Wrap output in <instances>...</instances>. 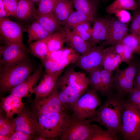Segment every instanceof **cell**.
Returning a JSON list of instances; mask_svg holds the SVG:
<instances>
[{"label": "cell", "instance_id": "obj_4", "mask_svg": "<svg viewBox=\"0 0 140 140\" xmlns=\"http://www.w3.org/2000/svg\"><path fill=\"white\" fill-rule=\"evenodd\" d=\"M121 133L125 140H138L140 137V111L129 99L122 114Z\"/></svg>", "mask_w": 140, "mask_h": 140}, {"label": "cell", "instance_id": "obj_25", "mask_svg": "<svg viewBox=\"0 0 140 140\" xmlns=\"http://www.w3.org/2000/svg\"><path fill=\"white\" fill-rule=\"evenodd\" d=\"M37 10L34 4L30 0H19L18 3L15 17L21 20L34 18Z\"/></svg>", "mask_w": 140, "mask_h": 140}, {"label": "cell", "instance_id": "obj_18", "mask_svg": "<svg viewBox=\"0 0 140 140\" xmlns=\"http://www.w3.org/2000/svg\"><path fill=\"white\" fill-rule=\"evenodd\" d=\"M128 25L119 20L116 17L110 18L108 37L104 41L106 45L114 46L127 34Z\"/></svg>", "mask_w": 140, "mask_h": 140}, {"label": "cell", "instance_id": "obj_43", "mask_svg": "<svg viewBox=\"0 0 140 140\" xmlns=\"http://www.w3.org/2000/svg\"><path fill=\"white\" fill-rule=\"evenodd\" d=\"M33 138L21 132L14 130L11 135L9 140H30Z\"/></svg>", "mask_w": 140, "mask_h": 140}, {"label": "cell", "instance_id": "obj_17", "mask_svg": "<svg viewBox=\"0 0 140 140\" xmlns=\"http://www.w3.org/2000/svg\"><path fill=\"white\" fill-rule=\"evenodd\" d=\"M90 42L93 47L102 41L106 40L109 36L110 19L100 17L95 19Z\"/></svg>", "mask_w": 140, "mask_h": 140}, {"label": "cell", "instance_id": "obj_34", "mask_svg": "<svg viewBox=\"0 0 140 140\" xmlns=\"http://www.w3.org/2000/svg\"><path fill=\"white\" fill-rule=\"evenodd\" d=\"M100 69L101 68L89 73L87 76L90 87L95 89L100 94L101 89Z\"/></svg>", "mask_w": 140, "mask_h": 140}, {"label": "cell", "instance_id": "obj_50", "mask_svg": "<svg viewBox=\"0 0 140 140\" xmlns=\"http://www.w3.org/2000/svg\"><path fill=\"white\" fill-rule=\"evenodd\" d=\"M34 4L36 3L39 2L41 0H30Z\"/></svg>", "mask_w": 140, "mask_h": 140}, {"label": "cell", "instance_id": "obj_52", "mask_svg": "<svg viewBox=\"0 0 140 140\" xmlns=\"http://www.w3.org/2000/svg\"><path fill=\"white\" fill-rule=\"evenodd\" d=\"M95 1H96L97 2H98L100 0H93Z\"/></svg>", "mask_w": 140, "mask_h": 140}, {"label": "cell", "instance_id": "obj_21", "mask_svg": "<svg viewBox=\"0 0 140 140\" xmlns=\"http://www.w3.org/2000/svg\"><path fill=\"white\" fill-rule=\"evenodd\" d=\"M65 43L80 55L85 53L93 47L89 42L83 40L68 29Z\"/></svg>", "mask_w": 140, "mask_h": 140}, {"label": "cell", "instance_id": "obj_53", "mask_svg": "<svg viewBox=\"0 0 140 140\" xmlns=\"http://www.w3.org/2000/svg\"><path fill=\"white\" fill-rule=\"evenodd\" d=\"M66 0L68 1H71L72 0Z\"/></svg>", "mask_w": 140, "mask_h": 140}, {"label": "cell", "instance_id": "obj_32", "mask_svg": "<svg viewBox=\"0 0 140 140\" xmlns=\"http://www.w3.org/2000/svg\"><path fill=\"white\" fill-rule=\"evenodd\" d=\"M93 131L86 140H117L119 138L108 130H104L101 127L94 124Z\"/></svg>", "mask_w": 140, "mask_h": 140}, {"label": "cell", "instance_id": "obj_37", "mask_svg": "<svg viewBox=\"0 0 140 140\" xmlns=\"http://www.w3.org/2000/svg\"><path fill=\"white\" fill-rule=\"evenodd\" d=\"M130 31L131 33L136 35H140V11H133Z\"/></svg>", "mask_w": 140, "mask_h": 140}, {"label": "cell", "instance_id": "obj_10", "mask_svg": "<svg viewBox=\"0 0 140 140\" xmlns=\"http://www.w3.org/2000/svg\"><path fill=\"white\" fill-rule=\"evenodd\" d=\"M34 112L37 116L59 112L67 109L59 99L55 86L47 96L34 101Z\"/></svg>", "mask_w": 140, "mask_h": 140}, {"label": "cell", "instance_id": "obj_2", "mask_svg": "<svg viewBox=\"0 0 140 140\" xmlns=\"http://www.w3.org/2000/svg\"><path fill=\"white\" fill-rule=\"evenodd\" d=\"M32 67L26 60L3 65L0 75V93L10 91L27 79L30 75Z\"/></svg>", "mask_w": 140, "mask_h": 140}, {"label": "cell", "instance_id": "obj_51", "mask_svg": "<svg viewBox=\"0 0 140 140\" xmlns=\"http://www.w3.org/2000/svg\"><path fill=\"white\" fill-rule=\"evenodd\" d=\"M136 37H137L138 41L139 42V43L140 44V35H135Z\"/></svg>", "mask_w": 140, "mask_h": 140}, {"label": "cell", "instance_id": "obj_5", "mask_svg": "<svg viewBox=\"0 0 140 140\" xmlns=\"http://www.w3.org/2000/svg\"><path fill=\"white\" fill-rule=\"evenodd\" d=\"M94 124L87 119L73 114L69 115L60 139L61 140H86L93 131Z\"/></svg>", "mask_w": 140, "mask_h": 140}, {"label": "cell", "instance_id": "obj_42", "mask_svg": "<svg viewBox=\"0 0 140 140\" xmlns=\"http://www.w3.org/2000/svg\"><path fill=\"white\" fill-rule=\"evenodd\" d=\"M124 44L122 60L123 62L129 64L131 62L134 53L130 47Z\"/></svg>", "mask_w": 140, "mask_h": 140}, {"label": "cell", "instance_id": "obj_13", "mask_svg": "<svg viewBox=\"0 0 140 140\" xmlns=\"http://www.w3.org/2000/svg\"><path fill=\"white\" fill-rule=\"evenodd\" d=\"M43 68L40 65L27 79L11 90V94L21 98L30 96L42 76Z\"/></svg>", "mask_w": 140, "mask_h": 140}, {"label": "cell", "instance_id": "obj_47", "mask_svg": "<svg viewBox=\"0 0 140 140\" xmlns=\"http://www.w3.org/2000/svg\"><path fill=\"white\" fill-rule=\"evenodd\" d=\"M34 140H47L48 139L41 136L38 135L34 137L33 138Z\"/></svg>", "mask_w": 140, "mask_h": 140}, {"label": "cell", "instance_id": "obj_40", "mask_svg": "<svg viewBox=\"0 0 140 140\" xmlns=\"http://www.w3.org/2000/svg\"><path fill=\"white\" fill-rule=\"evenodd\" d=\"M128 94L129 100L140 111V89L134 88Z\"/></svg>", "mask_w": 140, "mask_h": 140}, {"label": "cell", "instance_id": "obj_31", "mask_svg": "<svg viewBox=\"0 0 140 140\" xmlns=\"http://www.w3.org/2000/svg\"><path fill=\"white\" fill-rule=\"evenodd\" d=\"M29 48L32 54L43 61L46 58L49 53L47 44L43 39L30 43Z\"/></svg>", "mask_w": 140, "mask_h": 140}, {"label": "cell", "instance_id": "obj_46", "mask_svg": "<svg viewBox=\"0 0 140 140\" xmlns=\"http://www.w3.org/2000/svg\"><path fill=\"white\" fill-rule=\"evenodd\" d=\"M9 119L7 118L6 116L4 117L3 115H0V129L3 126L4 123L7 120Z\"/></svg>", "mask_w": 140, "mask_h": 140}, {"label": "cell", "instance_id": "obj_48", "mask_svg": "<svg viewBox=\"0 0 140 140\" xmlns=\"http://www.w3.org/2000/svg\"><path fill=\"white\" fill-rule=\"evenodd\" d=\"M10 136L0 135V140H9Z\"/></svg>", "mask_w": 140, "mask_h": 140}, {"label": "cell", "instance_id": "obj_28", "mask_svg": "<svg viewBox=\"0 0 140 140\" xmlns=\"http://www.w3.org/2000/svg\"><path fill=\"white\" fill-rule=\"evenodd\" d=\"M101 89L100 94L102 96H107L115 93L114 80L112 73L101 68Z\"/></svg>", "mask_w": 140, "mask_h": 140}, {"label": "cell", "instance_id": "obj_39", "mask_svg": "<svg viewBox=\"0 0 140 140\" xmlns=\"http://www.w3.org/2000/svg\"><path fill=\"white\" fill-rule=\"evenodd\" d=\"M113 14L120 21L128 25L131 20V15L130 13L126 10H117L115 11Z\"/></svg>", "mask_w": 140, "mask_h": 140}, {"label": "cell", "instance_id": "obj_35", "mask_svg": "<svg viewBox=\"0 0 140 140\" xmlns=\"http://www.w3.org/2000/svg\"><path fill=\"white\" fill-rule=\"evenodd\" d=\"M121 41L124 44L130 47L134 53L140 55V44L135 35L131 33L127 34Z\"/></svg>", "mask_w": 140, "mask_h": 140}, {"label": "cell", "instance_id": "obj_24", "mask_svg": "<svg viewBox=\"0 0 140 140\" xmlns=\"http://www.w3.org/2000/svg\"><path fill=\"white\" fill-rule=\"evenodd\" d=\"M68 29L63 27L60 30L43 39L47 44L49 52L59 50L63 47Z\"/></svg>", "mask_w": 140, "mask_h": 140}, {"label": "cell", "instance_id": "obj_22", "mask_svg": "<svg viewBox=\"0 0 140 140\" xmlns=\"http://www.w3.org/2000/svg\"><path fill=\"white\" fill-rule=\"evenodd\" d=\"M34 19L51 34L60 30L63 27L62 22L58 19L52 12L36 15Z\"/></svg>", "mask_w": 140, "mask_h": 140}, {"label": "cell", "instance_id": "obj_20", "mask_svg": "<svg viewBox=\"0 0 140 140\" xmlns=\"http://www.w3.org/2000/svg\"><path fill=\"white\" fill-rule=\"evenodd\" d=\"M122 62V58L116 52L114 47L111 46L104 48L102 63V66L104 69L113 73L118 68Z\"/></svg>", "mask_w": 140, "mask_h": 140}, {"label": "cell", "instance_id": "obj_26", "mask_svg": "<svg viewBox=\"0 0 140 140\" xmlns=\"http://www.w3.org/2000/svg\"><path fill=\"white\" fill-rule=\"evenodd\" d=\"M73 8L71 1L58 0L52 12L62 22L74 11Z\"/></svg>", "mask_w": 140, "mask_h": 140}, {"label": "cell", "instance_id": "obj_19", "mask_svg": "<svg viewBox=\"0 0 140 140\" xmlns=\"http://www.w3.org/2000/svg\"><path fill=\"white\" fill-rule=\"evenodd\" d=\"M22 98L11 94L2 98L1 106L5 112L6 117L10 119L15 114H18L24 108Z\"/></svg>", "mask_w": 140, "mask_h": 140}, {"label": "cell", "instance_id": "obj_41", "mask_svg": "<svg viewBox=\"0 0 140 140\" xmlns=\"http://www.w3.org/2000/svg\"><path fill=\"white\" fill-rule=\"evenodd\" d=\"M15 129V125L13 121L8 119L0 129V135L10 136L14 131Z\"/></svg>", "mask_w": 140, "mask_h": 140}, {"label": "cell", "instance_id": "obj_55", "mask_svg": "<svg viewBox=\"0 0 140 140\" xmlns=\"http://www.w3.org/2000/svg\"></svg>", "mask_w": 140, "mask_h": 140}, {"label": "cell", "instance_id": "obj_9", "mask_svg": "<svg viewBox=\"0 0 140 140\" xmlns=\"http://www.w3.org/2000/svg\"><path fill=\"white\" fill-rule=\"evenodd\" d=\"M37 117L34 112L24 107L17 116L12 120L15 125V130L21 132L33 138L38 135L40 130Z\"/></svg>", "mask_w": 140, "mask_h": 140}, {"label": "cell", "instance_id": "obj_7", "mask_svg": "<svg viewBox=\"0 0 140 140\" xmlns=\"http://www.w3.org/2000/svg\"><path fill=\"white\" fill-rule=\"evenodd\" d=\"M137 67V64L131 62L125 68L116 70L113 77L116 93L124 96L134 88Z\"/></svg>", "mask_w": 140, "mask_h": 140}, {"label": "cell", "instance_id": "obj_44", "mask_svg": "<svg viewBox=\"0 0 140 140\" xmlns=\"http://www.w3.org/2000/svg\"><path fill=\"white\" fill-rule=\"evenodd\" d=\"M134 87L140 89V64L137 65L136 75L134 82Z\"/></svg>", "mask_w": 140, "mask_h": 140}, {"label": "cell", "instance_id": "obj_8", "mask_svg": "<svg viewBox=\"0 0 140 140\" xmlns=\"http://www.w3.org/2000/svg\"><path fill=\"white\" fill-rule=\"evenodd\" d=\"M106 45L104 41L80 55L74 65L89 73L102 67L103 51Z\"/></svg>", "mask_w": 140, "mask_h": 140}, {"label": "cell", "instance_id": "obj_36", "mask_svg": "<svg viewBox=\"0 0 140 140\" xmlns=\"http://www.w3.org/2000/svg\"><path fill=\"white\" fill-rule=\"evenodd\" d=\"M58 0H41L37 10V15L52 12Z\"/></svg>", "mask_w": 140, "mask_h": 140}, {"label": "cell", "instance_id": "obj_38", "mask_svg": "<svg viewBox=\"0 0 140 140\" xmlns=\"http://www.w3.org/2000/svg\"><path fill=\"white\" fill-rule=\"evenodd\" d=\"M8 16L15 17L18 0H2Z\"/></svg>", "mask_w": 140, "mask_h": 140}, {"label": "cell", "instance_id": "obj_56", "mask_svg": "<svg viewBox=\"0 0 140 140\" xmlns=\"http://www.w3.org/2000/svg\"></svg>", "mask_w": 140, "mask_h": 140}, {"label": "cell", "instance_id": "obj_27", "mask_svg": "<svg viewBox=\"0 0 140 140\" xmlns=\"http://www.w3.org/2000/svg\"><path fill=\"white\" fill-rule=\"evenodd\" d=\"M27 31L29 44L33 41L43 40L51 34L37 20L29 26Z\"/></svg>", "mask_w": 140, "mask_h": 140}, {"label": "cell", "instance_id": "obj_11", "mask_svg": "<svg viewBox=\"0 0 140 140\" xmlns=\"http://www.w3.org/2000/svg\"><path fill=\"white\" fill-rule=\"evenodd\" d=\"M25 30L18 23L6 18H0V34L7 45L17 41L23 42V34Z\"/></svg>", "mask_w": 140, "mask_h": 140}, {"label": "cell", "instance_id": "obj_15", "mask_svg": "<svg viewBox=\"0 0 140 140\" xmlns=\"http://www.w3.org/2000/svg\"><path fill=\"white\" fill-rule=\"evenodd\" d=\"M73 88L82 94L88 88L89 82L84 73L76 71L73 67L67 68L60 76Z\"/></svg>", "mask_w": 140, "mask_h": 140}, {"label": "cell", "instance_id": "obj_54", "mask_svg": "<svg viewBox=\"0 0 140 140\" xmlns=\"http://www.w3.org/2000/svg\"><path fill=\"white\" fill-rule=\"evenodd\" d=\"M139 140H140V137H139Z\"/></svg>", "mask_w": 140, "mask_h": 140}, {"label": "cell", "instance_id": "obj_29", "mask_svg": "<svg viewBox=\"0 0 140 140\" xmlns=\"http://www.w3.org/2000/svg\"><path fill=\"white\" fill-rule=\"evenodd\" d=\"M138 9V4L135 0H115L106 7L105 10L107 13L111 14L116 10L120 9L134 11Z\"/></svg>", "mask_w": 140, "mask_h": 140}, {"label": "cell", "instance_id": "obj_3", "mask_svg": "<svg viewBox=\"0 0 140 140\" xmlns=\"http://www.w3.org/2000/svg\"><path fill=\"white\" fill-rule=\"evenodd\" d=\"M69 115L65 110L37 116L40 130L38 135L49 140L60 138Z\"/></svg>", "mask_w": 140, "mask_h": 140}, {"label": "cell", "instance_id": "obj_1", "mask_svg": "<svg viewBox=\"0 0 140 140\" xmlns=\"http://www.w3.org/2000/svg\"><path fill=\"white\" fill-rule=\"evenodd\" d=\"M93 115L87 120L96 122L113 134L121 133L122 116L126 102L124 96L114 93L107 96Z\"/></svg>", "mask_w": 140, "mask_h": 140}, {"label": "cell", "instance_id": "obj_45", "mask_svg": "<svg viewBox=\"0 0 140 140\" xmlns=\"http://www.w3.org/2000/svg\"><path fill=\"white\" fill-rule=\"evenodd\" d=\"M8 16L5 10L3 2L2 0H0V18H6Z\"/></svg>", "mask_w": 140, "mask_h": 140}, {"label": "cell", "instance_id": "obj_49", "mask_svg": "<svg viewBox=\"0 0 140 140\" xmlns=\"http://www.w3.org/2000/svg\"><path fill=\"white\" fill-rule=\"evenodd\" d=\"M136 1L137 3L139 10L140 11V0H136Z\"/></svg>", "mask_w": 140, "mask_h": 140}, {"label": "cell", "instance_id": "obj_6", "mask_svg": "<svg viewBox=\"0 0 140 140\" xmlns=\"http://www.w3.org/2000/svg\"><path fill=\"white\" fill-rule=\"evenodd\" d=\"M97 92L92 88H88L71 107L73 114L86 119L91 117L101 104Z\"/></svg>", "mask_w": 140, "mask_h": 140}, {"label": "cell", "instance_id": "obj_16", "mask_svg": "<svg viewBox=\"0 0 140 140\" xmlns=\"http://www.w3.org/2000/svg\"><path fill=\"white\" fill-rule=\"evenodd\" d=\"M64 70L46 73L44 75L38 85L33 90L32 94L35 95L34 101L47 97L51 93L58 79Z\"/></svg>", "mask_w": 140, "mask_h": 140}, {"label": "cell", "instance_id": "obj_12", "mask_svg": "<svg viewBox=\"0 0 140 140\" xmlns=\"http://www.w3.org/2000/svg\"><path fill=\"white\" fill-rule=\"evenodd\" d=\"M1 54L2 65L12 64L26 60V49L23 42L17 41L7 45Z\"/></svg>", "mask_w": 140, "mask_h": 140}, {"label": "cell", "instance_id": "obj_33", "mask_svg": "<svg viewBox=\"0 0 140 140\" xmlns=\"http://www.w3.org/2000/svg\"><path fill=\"white\" fill-rule=\"evenodd\" d=\"M90 22H85L78 25L72 31L83 40L90 42L93 32Z\"/></svg>", "mask_w": 140, "mask_h": 140}, {"label": "cell", "instance_id": "obj_23", "mask_svg": "<svg viewBox=\"0 0 140 140\" xmlns=\"http://www.w3.org/2000/svg\"><path fill=\"white\" fill-rule=\"evenodd\" d=\"M76 10L81 12L94 22L97 14L98 2L93 0H72Z\"/></svg>", "mask_w": 140, "mask_h": 140}, {"label": "cell", "instance_id": "obj_30", "mask_svg": "<svg viewBox=\"0 0 140 140\" xmlns=\"http://www.w3.org/2000/svg\"><path fill=\"white\" fill-rule=\"evenodd\" d=\"M88 21L92 22L84 13L76 10L74 11L65 20L62 22V26L70 30L82 23Z\"/></svg>", "mask_w": 140, "mask_h": 140}, {"label": "cell", "instance_id": "obj_14", "mask_svg": "<svg viewBox=\"0 0 140 140\" xmlns=\"http://www.w3.org/2000/svg\"><path fill=\"white\" fill-rule=\"evenodd\" d=\"M59 98L67 109L71 107L83 95L70 86L60 77L55 85Z\"/></svg>", "mask_w": 140, "mask_h": 140}]
</instances>
